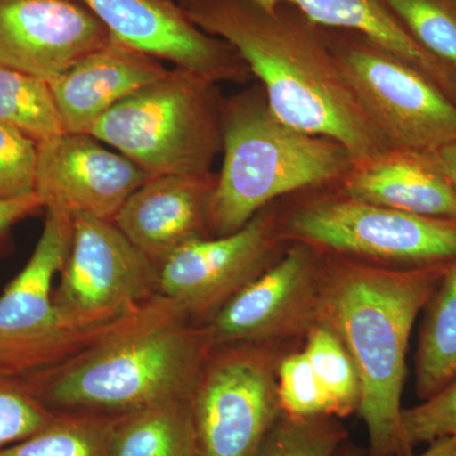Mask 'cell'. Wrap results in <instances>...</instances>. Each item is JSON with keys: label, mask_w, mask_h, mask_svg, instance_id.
Wrapping results in <instances>:
<instances>
[{"label": "cell", "mask_w": 456, "mask_h": 456, "mask_svg": "<svg viewBox=\"0 0 456 456\" xmlns=\"http://www.w3.org/2000/svg\"><path fill=\"white\" fill-rule=\"evenodd\" d=\"M314 246L297 242L207 323L213 347L265 345L317 314L321 274Z\"/></svg>", "instance_id": "5bb4252c"}, {"label": "cell", "mask_w": 456, "mask_h": 456, "mask_svg": "<svg viewBox=\"0 0 456 456\" xmlns=\"http://www.w3.org/2000/svg\"><path fill=\"white\" fill-rule=\"evenodd\" d=\"M329 46L391 149L435 152L456 142V104L415 69L362 37Z\"/></svg>", "instance_id": "9c48e42d"}, {"label": "cell", "mask_w": 456, "mask_h": 456, "mask_svg": "<svg viewBox=\"0 0 456 456\" xmlns=\"http://www.w3.org/2000/svg\"><path fill=\"white\" fill-rule=\"evenodd\" d=\"M80 0H0V66L51 82L110 41Z\"/></svg>", "instance_id": "9a60e30c"}, {"label": "cell", "mask_w": 456, "mask_h": 456, "mask_svg": "<svg viewBox=\"0 0 456 456\" xmlns=\"http://www.w3.org/2000/svg\"><path fill=\"white\" fill-rule=\"evenodd\" d=\"M452 2H454V3H455V4H456V0H452Z\"/></svg>", "instance_id": "836d02e7"}, {"label": "cell", "mask_w": 456, "mask_h": 456, "mask_svg": "<svg viewBox=\"0 0 456 456\" xmlns=\"http://www.w3.org/2000/svg\"><path fill=\"white\" fill-rule=\"evenodd\" d=\"M145 171L89 134H65L37 145L35 193L46 211L112 221L149 179Z\"/></svg>", "instance_id": "7c38bea8"}, {"label": "cell", "mask_w": 456, "mask_h": 456, "mask_svg": "<svg viewBox=\"0 0 456 456\" xmlns=\"http://www.w3.org/2000/svg\"><path fill=\"white\" fill-rule=\"evenodd\" d=\"M428 53L456 74V4L452 0H382Z\"/></svg>", "instance_id": "d4e9b609"}, {"label": "cell", "mask_w": 456, "mask_h": 456, "mask_svg": "<svg viewBox=\"0 0 456 456\" xmlns=\"http://www.w3.org/2000/svg\"><path fill=\"white\" fill-rule=\"evenodd\" d=\"M167 71L160 60L110 36L106 45L49 84L65 132L89 134L108 110Z\"/></svg>", "instance_id": "e0dca14e"}, {"label": "cell", "mask_w": 456, "mask_h": 456, "mask_svg": "<svg viewBox=\"0 0 456 456\" xmlns=\"http://www.w3.org/2000/svg\"><path fill=\"white\" fill-rule=\"evenodd\" d=\"M116 417L56 413L32 436L0 450V456H108Z\"/></svg>", "instance_id": "603a6c76"}, {"label": "cell", "mask_w": 456, "mask_h": 456, "mask_svg": "<svg viewBox=\"0 0 456 456\" xmlns=\"http://www.w3.org/2000/svg\"><path fill=\"white\" fill-rule=\"evenodd\" d=\"M449 265L395 269L345 259L321 274L316 314L355 365L370 456L412 455L401 432L408 342Z\"/></svg>", "instance_id": "3957f363"}, {"label": "cell", "mask_w": 456, "mask_h": 456, "mask_svg": "<svg viewBox=\"0 0 456 456\" xmlns=\"http://www.w3.org/2000/svg\"><path fill=\"white\" fill-rule=\"evenodd\" d=\"M224 104L218 84L175 68L108 110L89 134L150 178L211 173L222 150Z\"/></svg>", "instance_id": "5b68a950"}, {"label": "cell", "mask_w": 456, "mask_h": 456, "mask_svg": "<svg viewBox=\"0 0 456 456\" xmlns=\"http://www.w3.org/2000/svg\"><path fill=\"white\" fill-rule=\"evenodd\" d=\"M401 432L410 454L417 444L456 437V377L424 403L402 411Z\"/></svg>", "instance_id": "f1b7e54d"}, {"label": "cell", "mask_w": 456, "mask_h": 456, "mask_svg": "<svg viewBox=\"0 0 456 456\" xmlns=\"http://www.w3.org/2000/svg\"><path fill=\"white\" fill-rule=\"evenodd\" d=\"M341 184L345 196L362 202L456 221V191L432 152L389 149L354 165Z\"/></svg>", "instance_id": "ac0fdd59"}, {"label": "cell", "mask_w": 456, "mask_h": 456, "mask_svg": "<svg viewBox=\"0 0 456 456\" xmlns=\"http://www.w3.org/2000/svg\"><path fill=\"white\" fill-rule=\"evenodd\" d=\"M217 174L151 176L126 200L113 224L159 269L176 251L209 239Z\"/></svg>", "instance_id": "2e32d148"}, {"label": "cell", "mask_w": 456, "mask_h": 456, "mask_svg": "<svg viewBox=\"0 0 456 456\" xmlns=\"http://www.w3.org/2000/svg\"><path fill=\"white\" fill-rule=\"evenodd\" d=\"M345 436L334 417L292 419L281 413L257 456H334Z\"/></svg>", "instance_id": "484cf974"}, {"label": "cell", "mask_w": 456, "mask_h": 456, "mask_svg": "<svg viewBox=\"0 0 456 456\" xmlns=\"http://www.w3.org/2000/svg\"><path fill=\"white\" fill-rule=\"evenodd\" d=\"M283 240L277 213L269 206L230 235L197 240L160 268V294L178 302L207 325L242 288L274 263Z\"/></svg>", "instance_id": "8fae6325"}, {"label": "cell", "mask_w": 456, "mask_h": 456, "mask_svg": "<svg viewBox=\"0 0 456 456\" xmlns=\"http://www.w3.org/2000/svg\"><path fill=\"white\" fill-rule=\"evenodd\" d=\"M108 456H202L189 399L116 417Z\"/></svg>", "instance_id": "ffe728a7"}, {"label": "cell", "mask_w": 456, "mask_h": 456, "mask_svg": "<svg viewBox=\"0 0 456 456\" xmlns=\"http://www.w3.org/2000/svg\"><path fill=\"white\" fill-rule=\"evenodd\" d=\"M318 382L334 404L335 417H346L359 410L360 383L355 365L340 338L330 327H312L303 351Z\"/></svg>", "instance_id": "cb8c5ba5"}, {"label": "cell", "mask_w": 456, "mask_h": 456, "mask_svg": "<svg viewBox=\"0 0 456 456\" xmlns=\"http://www.w3.org/2000/svg\"><path fill=\"white\" fill-rule=\"evenodd\" d=\"M456 377V261L425 305L416 355V391L432 397Z\"/></svg>", "instance_id": "44dd1931"}, {"label": "cell", "mask_w": 456, "mask_h": 456, "mask_svg": "<svg viewBox=\"0 0 456 456\" xmlns=\"http://www.w3.org/2000/svg\"><path fill=\"white\" fill-rule=\"evenodd\" d=\"M222 151L209 208L212 237L236 232L279 197L341 182L354 167L340 143L281 122L259 86L224 101Z\"/></svg>", "instance_id": "277c9868"}, {"label": "cell", "mask_w": 456, "mask_h": 456, "mask_svg": "<svg viewBox=\"0 0 456 456\" xmlns=\"http://www.w3.org/2000/svg\"><path fill=\"white\" fill-rule=\"evenodd\" d=\"M211 350L206 326L158 294L68 358L20 378L51 412L118 417L189 399Z\"/></svg>", "instance_id": "6da1fadb"}, {"label": "cell", "mask_w": 456, "mask_h": 456, "mask_svg": "<svg viewBox=\"0 0 456 456\" xmlns=\"http://www.w3.org/2000/svg\"><path fill=\"white\" fill-rule=\"evenodd\" d=\"M74 218L46 211L44 230L25 268L0 296V368L22 375L51 367L107 329H66L53 305V281L73 241Z\"/></svg>", "instance_id": "30bf717a"}, {"label": "cell", "mask_w": 456, "mask_h": 456, "mask_svg": "<svg viewBox=\"0 0 456 456\" xmlns=\"http://www.w3.org/2000/svg\"><path fill=\"white\" fill-rule=\"evenodd\" d=\"M184 12L198 28L239 53L281 122L336 141L354 165L391 149L307 20L299 22L283 7L266 9L246 0H197Z\"/></svg>", "instance_id": "7a4b0ae2"}, {"label": "cell", "mask_w": 456, "mask_h": 456, "mask_svg": "<svg viewBox=\"0 0 456 456\" xmlns=\"http://www.w3.org/2000/svg\"><path fill=\"white\" fill-rule=\"evenodd\" d=\"M41 209H45V206L37 193L0 200V242L14 224L31 217Z\"/></svg>", "instance_id": "4dcf8cb0"}, {"label": "cell", "mask_w": 456, "mask_h": 456, "mask_svg": "<svg viewBox=\"0 0 456 456\" xmlns=\"http://www.w3.org/2000/svg\"><path fill=\"white\" fill-rule=\"evenodd\" d=\"M113 38L220 83H245L250 70L230 45L207 35L169 0H80Z\"/></svg>", "instance_id": "4fadbf2b"}, {"label": "cell", "mask_w": 456, "mask_h": 456, "mask_svg": "<svg viewBox=\"0 0 456 456\" xmlns=\"http://www.w3.org/2000/svg\"><path fill=\"white\" fill-rule=\"evenodd\" d=\"M285 235L297 242L395 269H424L456 261V221L424 217L354 200L342 193L298 207Z\"/></svg>", "instance_id": "8992f818"}, {"label": "cell", "mask_w": 456, "mask_h": 456, "mask_svg": "<svg viewBox=\"0 0 456 456\" xmlns=\"http://www.w3.org/2000/svg\"><path fill=\"white\" fill-rule=\"evenodd\" d=\"M435 161L456 191V142L432 152Z\"/></svg>", "instance_id": "d6a6232c"}, {"label": "cell", "mask_w": 456, "mask_h": 456, "mask_svg": "<svg viewBox=\"0 0 456 456\" xmlns=\"http://www.w3.org/2000/svg\"><path fill=\"white\" fill-rule=\"evenodd\" d=\"M37 143L0 123V200L35 193Z\"/></svg>", "instance_id": "f546056e"}, {"label": "cell", "mask_w": 456, "mask_h": 456, "mask_svg": "<svg viewBox=\"0 0 456 456\" xmlns=\"http://www.w3.org/2000/svg\"><path fill=\"white\" fill-rule=\"evenodd\" d=\"M0 123L36 143L65 134L49 82L0 66Z\"/></svg>", "instance_id": "7402d4cb"}, {"label": "cell", "mask_w": 456, "mask_h": 456, "mask_svg": "<svg viewBox=\"0 0 456 456\" xmlns=\"http://www.w3.org/2000/svg\"><path fill=\"white\" fill-rule=\"evenodd\" d=\"M20 375L0 368V450L32 436L55 417Z\"/></svg>", "instance_id": "83f0119b"}, {"label": "cell", "mask_w": 456, "mask_h": 456, "mask_svg": "<svg viewBox=\"0 0 456 456\" xmlns=\"http://www.w3.org/2000/svg\"><path fill=\"white\" fill-rule=\"evenodd\" d=\"M53 293L66 329L90 332L160 294V269L112 221L75 217L73 241Z\"/></svg>", "instance_id": "52a82bcc"}, {"label": "cell", "mask_w": 456, "mask_h": 456, "mask_svg": "<svg viewBox=\"0 0 456 456\" xmlns=\"http://www.w3.org/2000/svg\"><path fill=\"white\" fill-rule=\"evenodd\" d=\"M277 383L283 415L292 419L335 417L334 404L318 382L303 351L278 362Z\"/></svg>", "instance_id": "4316f807"}, {"label": "cell", "mask_w": 456, "mask_h": 456, "mask_svg": "<svg viewBox=\"0 0 456 456\" xmlns=\"http://www.w3.org/2000/svg\"><path fill=\"white\" fill-rule=\"evenodd\" d=\"M265 345L213 347L189 397L202 456H257L281 416Z\"/></svg>", "instance_id": "ba28073f"}, {"label": "cell", "mask_w": 456, "mask_h": 456, "mask_svg": "<svg viewBox=\"0 0 456 456\" xmlns=\"http://www.w3.org/2000/svg\"><path fill=\"white\" fill-rule=\"evenodd\" d=\"M334 456H360L355 450H346L344 444L338 449ZM408 456H456V437H444L431 443L430 448L419 455Z\"/></svg>", "instance_id": "1f68e13d"}, {"label": "cell", "mask_w": 456, "mask_h": 456, "mask_svg": "<svg viewBox=\"0 0 456 456\" xmlns=\"http://www.w3.org/2000/svg\"><path fill=\"white\" fill-rule=\"evenodd\" d=\"M259 7H293L312 25L355 32L406 62L456 104V74L410 35L382 0H246Z\"/></svg>", "instance_id": "d6986e66"}]
</instances>
